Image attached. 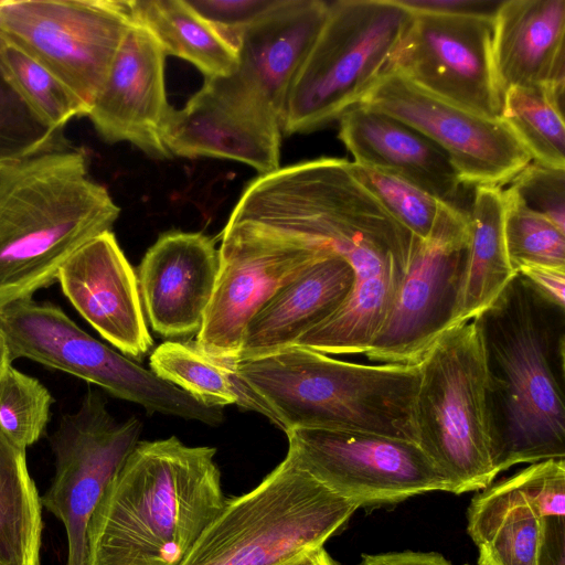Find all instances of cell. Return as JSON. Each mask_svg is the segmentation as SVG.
<instances>
[{"mask_svg": "<svg viewBox=\"0 0 565 565\" xmlns=\"http://www.w3.org/2000/svg\"><path fill=\"white\" fill-rule=\"evenodd\" d=\"M56 281L76 311L124 355L141 359L152 349L137 274L111 231L78 248Z\"/></svg>", "mask_w": 565, "mask_h": 565, "instance_id": "d6986e66", "label": "cell"}, {"mask_svg": "<svg viewBox=\"0 0 565 565\" xmlns=\"http://www.w3.org/2000/svg\"><path fill=\"white\" fill-rule=\"evenodd\" d=\"M418 445L460 494L489 487L493 465L483 349L473 320L452 327L419 363Z\"/></svg>", "mask_w": 565, "mask_h": 565, "instance_id": "52a82bcc", "label": "cell"}, {"mask_svg": "<svg viewBox=\"0 0 565 565\" xmlns=\"http://www.w3.org/2000/svg\"><path fill=\"white\" fill-rule=\"evenodd\" d=\"M477 565H489V564L478 559V564Z\"/></svg>", "mask_w": 565, "mask_h": 565, "instance_id": "f6af8a7d", "label": "cell"}, {"mask_svg": "<svg viewBox=\"0 0 565 565\" xmlns=\"http://www.w3.org/2000/svg\"><path fill=\"white\" fill-rule=\"evenodd\" d=\"M52 403L39 380L10 365L0 376V430L26 450L42 436Z\"/></svg>", "mask_w": 565, "mask_h": 565, "instance_id": "836d02e7", "label": "cell"}, {"mask_svg": "<svg viewBox=\"0 0 565 565\" xmlns=\"http://www.w3.org/2000/svg\"><path fill=\"white\" fill-rule=\"evenodd\" d=\"M353 177L382 204L390 215L420 242L465 217L457 209L417 185L386 171L350 161Z\"/></svg>", "mask_w": 565, "mask_h": 565, "instance_id": "4dcf8cb0", "label": "cell"}, {"mask_svg": "<svg viewBox=\"0 0 565 565\" xmlns=\"http://www.w3.org/2000/svg\"><path fill=\"white\" fill-rule=\"evenodd\" d=\"M412 13L386 71L444 100L499 119L502 96L492 61V20Z\"/></svg>", "mask_w": 565, "mask_h": 565, "instance_id": "9a60e30c", "label": "cell"}, {"mask_svg": "<svg viewBox=\"0 0 565 565\" xmlns=\"http://www.w3.org/2000/svg\"><path fill=\"white\" fill-rule=\"evenodd\" d=\"M412 18L396 0L328 2L326 20L290 86L281 131L317 130L359 105L386 71Z\"/></svg>", "mask_w": 565, "mask_h": 565, "instance_id": "ba28073f", "label": "cell"}, {"mask_svg": "<svg viewBox=\"0 0 565 565\" xmlns=\"http://www.w3.org/2000/svg\"><path fill=\"white\" fill-rule=\"evenodd\" d=\"M140 433L138 418L118 422L104 397L88 390L77 409L63 414L50 436L55 472L41 503L65 527L66 565H85L89 520Z\"/></svg>", "mask_w": 565, "mask_h": 565, "instance_id": "7c38bea8", "label": "cell"}, {"mask_svg": "<svg viewBox=\"0 0 565 565\" xmlns=\"http://www.w3.org/2000/svg\"><path fill=\"white\" fill-rule=\"evenodd\" d=\"M237 49L239 35L277 0H185Z\"/></svg>", "mask_w": 565, "mask_h": 565, "instance_id": "74e56055", "label": "cell"}, {"mask_svg": "<svg viewBox=\"0 0 565 565\" xmlns=\"http://www.w3.org/2000/svg\"><path fill=\"white\" fill-rule=\"evenodd\" d=\"M416 129L449 157L461 183L473 188L510 183L532 158L512 130L385 71L359 104Z\"/></svg>", "mask_w": 565, "mask_h": 565, "instance_id": "5bb4252c", "label": "cell"}, {"mask_svg": "<svg viewBox=\"0 0 565 565\" xmlns=\"http://www.w3.org/2000/svg\"><path fill=\"white\" fill-rule=\"evenodd\" d=\"M11 363L4 338L0 332V376L6 372Z\"/></svg>", "mask_w": 565, "mask_h": 565, "instance_id": "ee69618b", "label": "cell"}, {"mask_svg": "<svg viewBox=\"0 0 565 565\" xmlns=\"http://www.w3.org/2000/svg\"><path fill=\"white\" fill-rule=\"evenodd\" d=\"M356 509L288 450L254 489L225 500L180 565H285L323 546Z\"/></svg>", "mask_w": 565, "mask_h": 565, "instance_id": "8992f818", "label": "cell"}, {"mask_svg": "<svg viewBox=\"0 0 565 565\" xmlns=\"http://www.w3.org/2000/svg\"><path fill=\"white\" fill-rule=\"evenodd\" d=\"M327 11L321 0H277L239 35L236 70L203 86L226 106L281 129L290 86Z\"/></svg>", "mask_w": 565, "mask_h": 565, "instance_id": "2e32d148", "label": "cell"}, {"mask_svg": "<svg viewBox=\"0 0 565 565\" xmlns=\"http://www.w3.org/2000/svg\"><path fill=\"white\" fill-rule=\"evenodd\" d=\"M131 22L129 1L0 0V34L53 73L88 110Z\"/></svg>", "mask_w": 565, "mask_h": 565, "instance_id": "30bf717a", "label": "cell"}, {"mask_svg": "<svg viewBox=\"0 0 565 565\" xmlns=\"http://www.w3.org/2000/svg\"><path fill=\"white\" fill-rule=\"evenodd\" d=\"M0 332L11 362L24 358L63 371L150 413L211 426L224 420L222 408L201 404L151 370L96 340L52 302L29 298L1 307Z\"/></svg>", "mask_w": 565, "mask_h": 565, "instance_id": "9c48e42d", "label": "cell"}, {"mask_svg": "<svg viewBox=\"0 0 565 565\" xmlns=\"http://www.w3.org/2000/svg\"><path fill=\"white\" fill-rule=\"evenodd\" d=\"M467 215L418 242L384 322L364 353L381 364H419L452 328L467 247Z\"/></svg>", "mask_w": 565, "mask_h": 565, "instance_id": "e0dca14e", "label": "cell"}, {"mask_svg": "<svg viewBox=\"0 0 565 565\" xmlns=\"http://www.w3.org/2000/svg\"><path fill=\"white\" fill-rule=\"evenodd\" d=\"M0 66L22 99L55 130L87 115V107L64 83L1 34Z\"/></svg>", "mask_w": 565, "mask_h": 565, "instance_id": "1f68e13d", "label": "cell"}, {"mask_svg": "<svg viewBox=\"0 0 565 565\" xmlns=\"http://www.w3.org/2000/svg\"><path fill=\"white\" fill-rule=\"evenodd\" d=\"M565 86H513L502 95L500 119L533 161L565 168Z\"/></svg>", "mask_w": 565, "mask_h": 565, "instance_id": "f546056e", "label": "cell"}, {"mask_svg": "<svg viewBox=\"0 0 565 565\" xmlns=\"http://www.w3.org/2000/svg\"><path fill=\"white\" fill-rule=\"evenodd\" d=\"M228 220L328 246L351 265L359 281L383 276L413 256L419 242L341 158L321 157L259 175Z\"/></svg>", "mask_w": 565, "mask_h": 565, "instance_id": "277c9868", "label": "cell"}, {"mask_svg": "<svg viewBox=\"0 0 565 565\" xmlns=\"http://www.w3.org/2000/svg\"><path fill=\"white\" fill-rule=\"evenodd\" d=\"M288 450L321 483L356 508L398 503L449 484L416 443L344 430L285 431Z\"/></svg>", "mask_w": 565, "mask_h": 565, "instance_id": "4fadbf2b", "label": "cell"}, {"mask_svg": "<svg viewBox=\"0 0 565 565\" xmlns=\"http://www.w3.org/2000/svg\"><path fill=\"white\" fill-rule=\"evenodd\" d=\"M411 12L493 20L503 0H396Z\"/></svg>", "mask_w": 565, "mask_h": 565, "instance_id": "f35d334b", "label": "cell"}, {"mask_svg": "<svg viewBox=\"0 0 565 565\" xmlns=\"http://www.w3.org/2000/svg\"><path fill=\"white\" fill-rule=\"evenodd\" d=\"M467 210V247L452 327L471 321L491 306L514 277L504 241L503 189L473 188Z\"/></svg>", "mask_w": 565, "mask_h": 565, "instance_id": "d4e9b609", "label": "cell"}, {"mask_svg": "<svg viewBox=\"0 0 565 565\" xmlns=\"http://www.w3.org/2000/svg\"><path fill=\"white\" fill-rule=\"evenodd\" d=\"M359 565H452L435 552H391L364 555Z\"/></svg>", "mask_w": 565, "mask_h": 565, "instance_id": "b9f144b4", "label": "cell"}, {"mask_svg": "<svg viewBox=\"0 0 565 565\" xmlns=\"http://www.w3.org/2000/svg\"><path fill=\"white\" fill-rule=\"evenodd\" d=\"M504 195V241L516 271L523 266L565 269V232L526 207L508 189Z\"/></svg>", "mask_w": 565, "mask_h": 565, "instance_id": "d6a6232c", "label": "cell"}, {"mask_svg": "<svg viewBox=\"0 0 565 565\" xmlns=\"http://www.w3.org/2000/svg\"><path fill=\"white\" fill-rule=\"evenodd\" d=\"M284 431L298 428L375 434L418 444L419 364H363L291 347L236 363Z\"/></svg>", "mask_w": 565, "mask_h": 565, "instance_id": "5b68a950", "label": "cell"}, {"mask_svg": "<svg viewBox=\"0 0 565 565\" xmlns=\"http://www.w3.org/2000/svg\"><path fill=\"white\" fill-rule=\"evenodd\" d=\"M516 273L526 278L546 299L565 308V269L523 266L520 267Z\"/></svg>", "mask_w": 565, "mask_h": 565, "instance_id": "60d3db41", "label": "cell"}, {"mask_svg": "<svg viewBox=\"0 0 565 565\" xmlns=\"http://www.w3.org/2000/svg\"><path fill=\"white\" fill-rule=\"evenodd\" d=\"M353 285L351 265L334 250L324 255L277 291L249 320L237 362L295 347L344 305Z\"/></svg>", "mask_w": 565, "mask_h": 565, "instance_id": "7402d4cb", "label": "cell"}, {"mask_svg": "<svg viewBox=\"0 0 565 565\" xmlns=\"http://www.w3.org/2000/svg\"><path fill=\"white\" fill-rule=\"evenodd\" d=\"M339 139L354 163L395 174L457 209L465 186L430 139L384 113L356 105L339 118Z\"/></svg>", "mask_w": 565, "mask_h": 565, "instance_id": "44dd1931", "label": "cell"}, {"mask_svg": "<svg viewBox=\"0 0 565 565\" xmlns=\"http://www.w3.org/2000/svg\"><path fill=\"white\" fill-rule=\"evenodd\" d=\"M285 565H337L327 551L321 547L309 550Z\"/></svg>", "mask_w": 565, "mask_h": 565, "instance_id": "7bdbcfd3", "label": "cell"}, {"mask_svg": "<svg viewBox=\"0 0 565 565\" xmlns=\"http://www.w3.org/2000/svg\"><path fill=\"white\" fill-rule=\"evenodd\" d=\"M332 250L228 220L222 232L215 289L195 335L196 347L211 358L236 363L255 313Z\"/></svg>", "mask_w": 565, "mask_h": 565, "instance_id": "8fae6325", "label": "cell"}, {"mask_svg": "<svg viewBox=\"0 0 565 565\" xmlns=\"http://www.w3.org/2000/svg\"><path fill=\"white\" fill-rule=\"evenodd\" d=\"M164 58L154 38L132 20L86 116L105 141H128L152 157H171L162 140L172 109Z\"/></svg>", "mask_w": 565, "mask_h": 565, "instance_id": "ac0fdd59", "label": "cell"}, {"mask_svg": "<svg viewBox=\"0 0 565 565\" xmlns=\"http://www.w3.org/2000/svg\"><path fill=\"white\" fill-rule=\"evenodd\" d=\"M542 519L512 478L484 488L468 509V533L489 565H535Z\"/></svg>", "mask_w": 565, "mask_h": 565, "instance_id": "484cf974", "label": "cell"}, {"mask_svg": "<svg viewBox=\"0 0 565 565\" xmlns=\"http://www.w3.org/2000/svg\"><path fill=\"white\" fill-rule=\"evenodd\" d=\"M535 565H565V518L542 519Z\"/></svg>", "mask_w": 565, "mask_h": 565, "instance_id": "ab89813d", "label": "cell"}, {"mask_svg": "<svg viewBox=\"0 0 565 565\" xmlns=\"http://www.w3.org/2000/svg\"><path fill=\"white\" fill-rule=\"evenodd\" d=\"M215 454L139 440L89 520L85 565H180L226 500Z\"/></svg>", "mask_w": 565, "mask_h": 565, "instance_id": "7a4b0ae2", "label": "cell"}, {"mask_svg": "<svg viewBox=\"0 0 565 565\" xmlns=\"http://www.w3.org/2000/svg\"><path fill=\"white\" fill-rule=\"evenodd\" d=\"M120 209L88 175L83 151L65 147L0 172V308L57 280L84 244L111 231Z\"/></svg>", "mask_w": 565, "mask_h": 565, "instance_id": "3957f363", "label": "cell"}, {"mask_svg": "<svg viewBox=\"0 0 565 565\" xmlns=\"http://www.w3.org/2000/svg\"><path fill=\"white\" fill-rule=\"evenodd\" d=\"M220 252L202 233L161 234L146 252L137 279L147 323L159 335H196L212 299Z\"/></svg>", "mask_w": 565, "mask_h": 565, "instance_id": "ffe728a7", "label": "cell"}, {"mask_svg": "<svg viewBox=\"0 0 565 565\" xmlns=\"http://www.w3.org/2000/svg\"><path fill=\"white\" fill-rule=\"evenodd\" d=\"M150 370L207 407L237 405L257 412L279 427L274 413L237 373L236 363L220 361L195 343L166 341L152 351Z\"/></svg>", "mask_w": 565, "mask_h": 565, "instance_id": "83f0119b", "label": "cell"}, {"mask_svg": "<svg viewBox=\"0 0 565 565\" xmlns=\"http://www.w3.org/2000/svg\"><path fill=\"white\" fill-rule=\"evenodd\" d=\"M132 20L143 26L166 55L192 63L205 78L225 77L237 67V49L185 0L129 1Z\"/></svg>", "mask_w": 565, "mask_h": 565, "instance_id": "4316f807", "label": "cell"}, {"mask_svg": "<svg viewBox=\"0 0 565 565\" xmlns=\"http://www.w3.org/2000/svg\"><path fill=\"white\" fill-rule=\"evenodd\" d=\"M62 147V131L32 110L0 66V172L23 159Z\"/></svg>", "mask_w": 565, "mask_h": 565, "instance_id": "e575fe53", "label": "cell"}, {"mask_svg": "<svg viewBox=\"0 0 565 565\" xmlns=\"http://www.w3.org/2000/svg\"><path fill=\"white\" fill-rule=\"evenodd\" d=\"M42 503L25 450L0 430V565H41Z\"/></svg>", "mask_w": 565, "mask_h": 565, "instance_id": "f1b7e54d", "label": "cell"}, {"mask_svg": "<svg viewBox=\"0 0 565 565\" xmlns=\"http://www.w3.org/2000/svg\"><path fill=\"white\" fill-rule=\"evenodd\" d=\"M508 190L526 207L565 232V168L531 161L510 182Z\"/></svg>", "mask_w": 565, "mask_h": 565, "instance_id": "d590c367", "label": "cell"}, {"mask_svg": "<svg viewBox=\"0 0 565 565\" xmlns=\"http://www.w3.org/2000/svg\"><path fill=\"white\" fill-rule=\"evenodd\" d=\"M162 140L171 156L228 159L260 175L280 168L281 129L226 106L205 86L182 109H171Z\"/></svg>", "mask_w": 565, "mask_h": 565, "instance_id": "603a6c76", "label": "cell"}, {"mask_svg": "<svg viewBox=\"0 0 565 565\" xmlns=\"http://www.w3.org/2000/svg\"><path fill=\"white\" fill-rule=\"evenodd\" d=\"M472 320L483 349L495 472L565 458V308L516 273Z\"/></svg>", "mask_w": 565, "mask_h": 565, "instance_id": "6da1fadb", "label": "cell"}, {"mask_svg": "<svg viewBox=\"0 0 565 565\" xmlns=\"http://www.w3.org/2000/svg\"><path fill=\"white\" fill-rule=\"evenodd\" d=\"M492 61L501 96L513 86H565V0H503Z\"/></svg>", "mask_w": 565, "mask_h": 565, "instance_id": "cb8c5ba5", "label": "cell"}, {"mask_svg": "<svg viewBox=\"0 0 565 565\" xmlns=\"http://www.w3.org/2000/svg\"><path fill=\"white\" fill-rule=\"evenodd\" d=\"M511 478L541 519L565 518V458L531 463Z\"/></svg>", "mask_w": 565, "mask_h": 565, "instance_id": "8d00e7d4", "label": "cell"}]
</instances>
